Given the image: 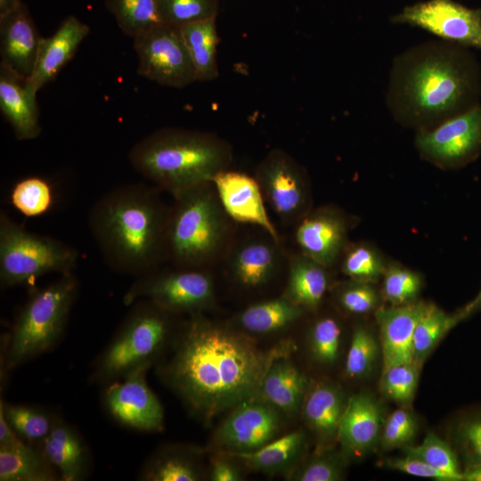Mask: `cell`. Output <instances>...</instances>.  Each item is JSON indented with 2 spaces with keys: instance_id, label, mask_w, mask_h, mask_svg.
I'll return each instance as SVG.
<instances>
[{
  "instance_id": "27",
  "label": "cell",
  "mask_w": 481,
  "mask_h": 481,
  "mask_svg": "<svg viewBox=\"0 0 481 481\" xmlns=\"http://www.w3.org/2000/svg\"><path fill=\"white\" fill-rule=\"evenodd\" d=\"M200 450L190 445H167L146 461L138 478L144 481L200 480Z\"/></svg>"
},
{
  "instance_id": "34",
  "label": "cell",
  "mask_w": 481,
  "mask_h": 481,
  "mask_svg": "<svg viewBox=\"0 0 481 481\" xmlns=\"http://www.w3.org/2000/svg\"><path fill=\"white\" fill-rule=\"evenodd\" d=\"M0 411L17 436L25 443L39 447L49 435L56 416L39 407L0 401Z\"/></svg>"
},
{
  "instance_id": "20",
  "label": "cell",
  "mask_w": 481,
  "mask_h": 481,
  "mask_svg": "<svg viewBox=\"0 0 481 481\" xmlns=\"http://www.w3.org/2000/svg\"><path fill=\"white\" fill-rule=\"evenodd\" d=\"M382 410L370 394L361 392L347 399L338 441L347 457L363 456L380 441L384 423Z\"/></svg>"
},
{
  "instance_id": "17",
  "label": "cell",
  "mask_w": 481,
  "mask_h": 481,
  "mask_svg": "<svg viewBox=\"0 0 481 481\" xmlns=\"http://www.w3.org/2000/svg\"><path fill=\"white\" fill-rule=\"evenodd\" d=\"M346 234L345 218L330 208L305 214L295 232L301 253L326 267L332 265L344 252Z\"/></svg>"
},
{
  "instance_id": "6",
  "label": "cell",
  "mask_w": 481,
  "mask_h": 481,
  "mask_svg": "<svg viewBox=\"0 0 481 481\" xmlns=\"http://www.w3.org/2000/svg\"><path fill=\"white\" fill-rule=\"evenodd\" d=\"M78 286L72 272L61 274L55 281L31 292L5 338L4 371L12 370L53 348L64 333Z\"/></svg>"
},
{
  "instance_id": "30",
  "label": "cell",
  "mask_w": 481,
  "mask_h": 481,
  "mask_svg": "<svg viewBox=\"0 0 481 481\" xmlns=\"http://www.w3.org/2000/svg\"><path fill=\"white\" fill-rule=\"evenodd\" d=\"M304 311V308L284 295L247 307L240 314L238 322L247 332L267 334L294 323L303 315Z\"/></svg>"
},
{
  "instance_id": "52",
  "label": "cell",
  "mask_w": 481,
  "mask_h": 481,
  "mask_svg": "<svg viewBox=\"0 0 481 481\" xmlns=\"http://www.w3.org/2000/svg\"><path fill=\"white\" fill-rule=\"evenodd\" d=\"M481 309V289L477 293V295L474 298L473 300H471L469 303H468L464 307H462L461 310H459L463 317V319H466L477 310Z\"/></svg>"
},
{
  "instance_id": "43",
  "label": "cell",
  "mask_w": 481,
  "mask_h": 481,
  "mask_svg": "<svg viewBox=\"0 0 481 481\" xmlns=\"http://www.w3.org/2000/svg\"><path fill=\"white\" fill-rule=\"evenodd\" d=\"M342 328L337 319L324 316L316 320L309 331V349L313 358L323 365H331L338 358Z\"/></svg>"
},
{
  "instance_id": "11",
  "label": "cell",
  "mask_w": 481,
  "mask_h": 481,
  "mask_svg": "<svg viewBox=\"0 0 481 481\" xmlns=\"http://www.w3.org/2000/svg\"><path fill=\"white\" fill-rule=\"evenodd\" d=\"M394 23L420 28L441 39L481 51V10L453 0H427L405 6Z\"/></svg>"
},
{
  "instance_id": "3",
  "label": "cell",
  "mask_w": 481,
  "mask_h": 481,
  "mask_svg": "<svg viewBox=\"0 0 481 481\" xmlns=\"http://www.w3.org/2000/svg\"><path fill=\"white\" fill-rule=\"evenodd\" d=\"M159 190L143 183L122 185L90 209L89 229L111 270L139 277L167 260L169 207Z\"/></svg>"
},
{
  "instance_id": "42",
  "label": "cell",
  "mask_w": 481,
  "mask_h": 481,
  "mask_svg": "<svg viewBox=\"0 0 481 481\" xmlns=\"http://www.w3.org/2000/svg\"><path fill=\"white\" fill-rule=\"evenodd\" d=\"M381 293L391 306H402L416 300L422 288L421 276L395 263L386 266Z\"/></svg>"
},
{
  "instance_id": "9",
  "label": "cell",
  "mask_w": 481,
  "mask_h": 481,
  "mask_svg": "<svg viewBox=\"0 0 481 481\" xmlns=\"http://www.w3.org/2000/svg\"><path fill=\"white\" fill-rule=\"evenodd\" d=\"M148 299L174 314L200 313L215 299L212 277L200 268H180L158 272V268L137 277L123 296V303L131 306Z\"/></svg>"
},
{
  "instance_id": "51",
  "label": "cell",
  "mask_w": 481,
  "mask_h": 481,
  "mask_svg": "<svg viewBox=\"0 0 481 481\" xmlns=\"http://www.w3.org/2000/svg\"><path fill=\"white\" fill-rule=\"evenodd\" d=\"M462 477L464 481H481V461L468 464Z\"/></svg>"
},
{
  "instance_id": "7",
  "label": "cell",
  "mask_w": 481,
  "mask_h": 481,
  "mask_svg": "<svg viewBox=\"0 0 481 481\" xmlns=\"http://www.w3.org/2000/svg\"><path fill=\"white\" fill-rule=\"evenodd\" d=\"M131 310L102 354L90 379L107 385L159 361L172 335V315L148 299L131 305Z\"/></svg>"
},
{
  "instance_id": "1",
  "label": "cell",
  "mask_w": 481,
  "mask_h": 481,
  "mask_svg": "<svg viewBox=\"0 0 481 481\" xmlns=\"http://www.w3.org/2000/svg\"><path fill=\"white\" fill-rule=\"evenodd\" d=\"M293 349L290 341L261 349L249 337L197 313L180 326L169 358L157 371L192 413L208 422L258 396L270 365Z\"/></svg>"
},
{
  "instance_id": "15",
  "label": "cell",
  "mask_w": 481,
  "mask_h": 481,
  "mask_svg": "<svg viewBox=\"0 0 481 481\" xmlns=\"http://www.w3.org/2000/svg\"><path fill=\"white\" fill-rule=\"evenodd\" d=\"M147 371L108 383L103 404L110 417L123 427L142 432H161L164 410L147 383Z\"/></svg>"
},
{
  "instance_id": "12",
  "label": "cell",
  "mask_w": 481,
  "mask_h": 481,
  "mask_svg": "<svg viewBox=\"0 0 481 481\" xmlns=\"http://www.w3.org/2000/svg\"><path fill=\"white\" fill-rule=\"evenodd\" d=\"M415 144L422 156L440 166L470 160L481 149V106L473 105L430 129L419 130Z\"/></svg>"
},
{
  "instance_id": "37",
  "label": "cell",
  "mask_w": 481,
  "mask_h": 481,
  "mask_svg": "<svg viewBox=\"0 0 481 481\" xmlns=\"http://www.w3.org/2000/svg\"><path fill=\"white\" fill-rule=\"evenodd\" d=\"M347 456L327 447L299 462L286 477L294 481H338L345 477Z\"/></svg>"
},
{
  "instance_id": "47",
  "label": "cell",
  "mask_w": 481,
  "mask_h": 481,
  "mask_svg": "<svg viewBox=\"0 0 481 481\" xmlns=\"http://www.w3.org/2000/svg\"><path fill=\"white\" fill-rule=\"evenodd\" d=\"M383 465L390 469L403 472L413 477L432 478L439 481H448L443 473L425 461L412 456L404 455L401 458L387 459L383 461Z\"/></svg>"
},
{
  "instance_id": "25",
  "label": "cell",
  "mask_w": 481,
  "mask_h": 481,
  "mask_svg": "<svg viewBox=\"0 0 481 481\" xmlns=\"http://www.w3.org/2000/svg\"><path fill=\"white\" fill-rule=\"evenodd\" d=\"M289 355L273 362L263 379L258 396L282 414L293 416L301 410L309 385L306 376Z\"/></svg>"
},
{
  "instance_id": "13",
  "label": "cell",
  "mask_w": 481,
  "mask_h": 481,
  "mask_svg": "<svg viewBox=\"0 0 481 481\" xmlns=\"http://www.w3.org/2000/svg\"><path fill=\"white\" fill-rule=\"evenodd\" d=\"M281 416L259 396L244 401L232 409L216 429L214 444L225 453L255 451L275 439L281 427Z\"/></svg>"
},
{
  "instance_id": "33",
  "label": "cell",
  "mask_w": 481,
  "mask_h": 481,
  "mask_svg": "<svg viewBox=\"0 0 481 481\" xmlns=\"http://www.w3.org/2000/svg\"><path fill=\"white\" fill-rule=\"evenodd\" d=\"M462 320L460 311L448 314L436 306L428 304L415 327L413 363L420 367L444 337Z\"/></svg>"
},
{
  "instance_id": "22",
  "label": "cell",
  "mask_w": 481,
  "mask_h": 481,
  "mask_svg": "<svg viewBox=\"0 0 481 481\" xmlns=\"http://www.w3.org/2000/svg\"><path fill=\"white\" fill-rule=\"evenodd\" d=\"M346 403L343 391L332 383L321 382L308 387L301 411L306 426L322 446L338 440Z\"/></svg>"
},
{
  "instance_id": "8",
  "label": "cell",
  "mask_w": 481,
  "mask_h": 481,
  "mask_svg": "<svg viewBox=\"0 0 481 481\" xmlns=\"http://www.w3.org/2000/svg\"><path fill=\"white\" fill-rule=\"evenodd\" d=\"M78 258V251L74 247L54 238L29 232L1 211L2 289L30 283L50 273H72Z\"/></svg>"
},
{
  "instance_id": "40",
  "label": "cell",
  "mask_w": 481,
  "mask_h": 481,
  "mask_svg": "<svg viewBox=\"0 0 481 481\" xmlns=\"http://www.w3.org/2000/svg\"><path fill=\"white\" fill-rule=\"evenodd\" d=\"M380 345L373 333L363 326L355 328L345 363V372L349 379L366 377L377 361Z\"/></svg>"
},
{
  "instance_id": "16",
  "label": "cell",
  "mask_w": 481,
  "mask_h": 481,
  "mask_svg": "<svg viewBox=\"0 0 481 481\" xmlns=\"http://www.w3.org/2000/svg\"><path fill=\"white\" fill-rule=\"evenodd\" d=\"M226 215L243 224L263 228L276 243L278 232L270 220L265 198L256 177L247 174L223 170L211 180Z\"/></svg>"
},
{
  "instance_id": "46",
  "label": "cell",
  "mask_w": 481,
  "mask_h": 481,
  "mask_svg": "<svg viewBox=\"0 0 481 481\" xmlns=\"http://www.w3.org/2000/svg\"><path fill=\"white\" fill-rule=\"evenodd\" d=\"M417 428V420L412 412L406 408H398L385 419L379 443L387 451L404 448L411 444Z\"/></svg>"
},
{
  "instance_id": "36",
  "label": "cell",
  "mask_w": 481,
  "mask_h": 481,
  "mask_svg": "<svg viewBox=\"0 0 481 481\" xmlns=\"http://www.w3.org/2000/svg\"><path fill=\"white\" fill-rule=\"evenodd\" d=\"M12 206L26 216L46 214L53 206V186L39 176H29L18 181L10 192Z\"/></svg>"
},
{
  "instance_id": "45",
  "label": "cell",
  "mask_w": 481,
  "mask_h": 481,
  "mask_svg": "<svg viewBox=\"0 0 481 481\" xmlns=\"http://www.w3.org/2000/svg\"><path fill=\"white\" fill-rule=\"evenodd\" d=\"M373 283L350 279L339 282L335 289V298L339 306L352 314H366L378 308L379 294Z\"/></svg>"
},
{
  "instance_id": "32",
  "label": "cell",
  "mask_w": 481,
  "mask_h": 481,
  "mask_svg": "<svg viewBox=\"0 0 481 481\" xmlns=\"http://www.w3.org/2000/svg\"><path fill=\"white\" fill-rule=\"evenodd\" d=\"M274 247L265 241H251L234 254L232 272L235 280L245 288H257L266 283L277 265Z\"/></svg>"
},
{
  "instance_id": "48",
  "label": "cell",
  "mask_w": 481,
  "mask_h": 481,
  "mask_svg": "<svg viewBox=\"0 0 481 481\" xmlns=\"http://www.w3.org/2000/svg\"><path fill=\"white\" fill-rule=\"evenodd\" d=\"M209 479L212 481H239V468L226 457H215L210 464Z\"/></svg>"
},
{
  "instance_id": "10",
  "label": "cell",
  "mask_w": 481,
  "mask_h": 481,
  "mask_svg": "<svg viewBox=\"0 0 481 481\" xmlns=\"http://www.w3.org/2000/svg\"><path fill=\"white\" fill-rule=\"evenodd\" d=\"M134 48L139 76L175 88L198 81L179 28L161 23L134 38Z\"/></svg>"
},
{
  "instance_id": "49",
  "label": "cell",
  "mask_w": 481,
  "mask_h": 481,
  "mask_svg": "<svg viewBox=\"0 0 481 481\" xmlns=\"http://www.w3.org/2000/svg\"><path fill=\"white\" fill-rule=\"evenodd\" d=\"M461 436L477 460L481 461V420L464 424L461 428Z\"/></svg>"
},
{
  "instance_id": "4",
  "label": "cell",
  "mask_w": 481,
  "mask_h": 481,
  "mask_svg": "<svg viewBox=\"0 0 481 481\" xmlns=\"http://www.w3.org/2000/svg\"><path fill=\"white\" fill-rule=\"evenodd\" d=\"M231 145L216 135L167 127L137 142L129 152L132 167L172 196L228 169Z\"/></svg>"
},
{
  "instance_id": "39",
  "label": "cell",
  "mask_w": 481,
  "mask_h": 481,
  "mask_svg": "<svg viewBox=\"0 0 481 481\" xmlns=\"http://www.w3.org/2000/svg\"><path fill=\"white\" fill-rule=\"evenodd\" d=\"M386 265L376 249L357 243L344 250L342 272L350 279L374 283L382 278Z\"/></svg>"
},
{
  "instance_id": "44",
  "label": "cell",
  "mask_w": 481,
  "mask_h": 481,
  "mask_svg": "<svg viewBox=\"0 0 481 481\" xmlns=\"http://www.w3.org/2000/svg\"><path fill=\"white\" fill-rule=\"evenodd\" d=\"M420 368L410 363L383 369L379 382L381 393L396 404H410L417 390Z\"/></svg>"
},
{
  "instance_id": "53",
  "label": "cell",
  "mask_w": 481,
  "mask_h": 481,
  "mask_svg": "<svg viewBox=\"0 0 481 481\" xmlns=\"http://www.w3.org/2000/svg\"><path fill=\"white\" fill-rule=\"evenodd\" d=\"M21 0H0V17H3L20 7Z\"/></svg>"
},
{
  "instance_id": "18",
  "label": "cell",
  "mask_w": 481,
  "mask_h": 481,
  "mask_svg": "<svg viewBox=\"0 0 481 481\" xmlns=\"http://www.w3.org/2000/svg\"><path fill=\"white\" fill-rule=\"evenodd\" d=\"M41 38L24 3L0 17V66L29 79L36 65Z\"/></svg>"
},
{
  "instance_id": "38",
  "label": "cell",
  "mask_w": 481,
  "mask_h": 481,
  "mask_svg": "<svg viewBox=\"0 0 481 481\" xmlns=\"http://www.w3.org/2000/svg\"><path fill=\"white\" fill-rule=\"evenodd\" d=\"M404 455L418 458L443 473L448 481L463 480L457 458L450 445L434 433H428L418 445L404 448Z\"/></svg>"
},
{
  "instance_id": "26",
  "label": "cell",
  "mask_w": 481,
  "mask_h": 481,
  "mask_svg": "<svg viewBox=\"0 0 481 481\" xmlns=\"http://www.w3.org/2000/svg\"><path fill=\"white\" fill-rule=\"evenodd\" d=\"M306 444L305 433L295 430L255 451L227 454L240 461L250 469L265 474L284 472L287 475L300 462Z\"/></svg>"
},
{
  "instance_id": "41",
  "label": "cell",
  "mask_w": 481,
  "mask_h": 481,
  "mask_svg": "<svg viewBox=\"0 0 481 481\" xmlns=\"http://www.w3.org/2000/svg\"><path fill=\"white\" fill-rule=\"evenodd\" d=\"M217 12L218 0H159L161 23L177 28L216 19Z\"/></svg>"
},
{
  "instance_id": "29",
  "label": "cell",
  "mask_w": 481,
  "mask_h": 481,
  "mask_svg": "<svg viewBox=\"0 0 481 481\" xmlns=\"http://www.w3.org/2000/svg\"><path fill=\"white\" fill-rule=\"evenodd\" d=\"M1 481H56L60 476L39 447L25 442L0 447Z\"/></svg>"
},
{
  "instance_id": "21",
  "label": "cell",
  "mask_w": 481,
  "mask_h": 481,
  "mask_svg": "<svg viewBox=\"0 0 481 481\" xmlns=\"http://www.w3.org/2000/svg\"><path fill=\"white\" fill-rule=\"evenodd\" d=\"M89 31L86 23L70 15L62 20L51 37L41 38L33 73L26 80L30 93L37 95L44 86L56 77L75 55Z\"/></svg>"
},
{
  "instance_id": "35",
  "label": "cell",
  "mask_w": 481,
  "mask_h": 481,
  "mask_svg": "<svg viewBox=\"0 0 481 481\" xmlns=\"http://www.w3.org/2000/svg\"><path fill=\"white\" fill-rule=\"evenodd\" d=\"M121 31L133 39L161 24L159 0H105Z\"/></svg>"
},
{
  "instance_id": "28",
  "label": "cell",
  "mask_w": 481,
  "mask_h": 481,
  "mask_svg": "<svg viewBox=\"0 0 481 481\" xmlns=\"http://www.w3.org/2000/svg\"><path fill=\"white\" fill-rule=\"evenodd\" d=\"M327 268L302 253L293 257L285 296L304 309L317 308L329 287Z\"/></svg>"
},
{
  "instance_id": "5",
  "label": "cell",
  "mask_w": 481,
  "mask_h": 481,
  "mask_svg": "<svg viewBox=\"0 0 481 481\" xmlns=\"http://www.w3.org/2000/svg\"><path fill=\"white\" fill-rule=\"evenodd\" d=\"M173 198L167 227V260L180 268L202 269L225 240L228 216L210 181Z\"/></svg>"
},
{
  "instance_id": "14",
  "label": "cell",
  "mask_w": 481,
  "mask_h": 481,
  "mask_svg": "<svg viewBox=\"0 0 481 481\" xmlns=\"http://www.w3.org/2000/svg\"><path fill=\"white\" fill-rule=\"evenodd\" d=\"M265 200L284 220L302 217L308 201L303 168L281 149L271 151L256 170Z\"/></svg>"
},
{
  "instance_id": "2",
  "label": "cell",
  "mask_w": 481,
  "mask_h": 481,
  "mask_svg": "<svg viewBox=\"0 0 481 481\" xmlns=\"http://www.w3.org/2000/svg\"><path fill=\"white\" fill-rule=\"evenodd\" d=\"M470 61L447 41L426 42L397 55L387 94L393 117L420 130L465 111L476 89Z\"/></svg>"
},
{
  "instance_id": "19",
  "label": "cell",
  "mask_w": 481,
  "mask_h": 481,
  "mask_svg": "<svg viewBox=\"0 0 481 481\" xmlns=\"http://www.w3.org/2000/svg\"><path fill=\"white\" fill-rule=\"evenodd\" d=\"M428 306V303L414 301L402 306L378 307L375 310L383 369L413 363L415 327Z\"/></svg>"
},
{
  "instance_id": "31",
  "label": "cell",
  "mask_w": 481,
  "mask_h": 481,
  "mask_svg": "<svg viewBox=\"0 0 481 481\" xmlns=\"http://www.w3.org/2000/svg\"><path fill=\"white\" fill-rule=\"evenodd\" d=\"M180 31L192 58L198 82L212 81L218 76L216 19L182 26Z\"/></svg>"
},
{
  "instance_id": "50",
  "label": "cell",
  "mask_w": 481,
  "mask_h": 481,
  "mask_svg": "<svg viewBox=\"0 0 481 481\" xmlns=\"http://www.w3.org/2000/svg\"><path fill=\"white\" fill-rule=\"evenodd\" d=\"M22 442L0 411V447L12 446Z\"/></svg>"
},
{
  "instance_id": "24",
  "label": "cell",
  "mask_w": 481,
  "mask_h": 481,
  "mask_svg": "<svg viewBox=\"0 0 481 481\" xmlns=\"http://www.w3.org/2000/svg\"><path fill=\"white\" fill-rule=\"evenodd\" d=\"M39 448L61 480L80 481L86 477L90 465L86 444L76 429L59 417Z\"/></svg>"
},
{
  "instance_id": "23",
  "label": "cell",
  "mask_w": 481,
  "mask_h": 481,
  "mask_svg": "<svg viewBox=\"0 0 481 481\" xmlns=\"http://www.w3.org/2000/svg\"><path fill=\"white\" fill-rule=\"evenodd\" d=\"M37 95L23 79L0 66V109L20 141L32 140L41 133Z\"/></svg>"
}]
</instances>
